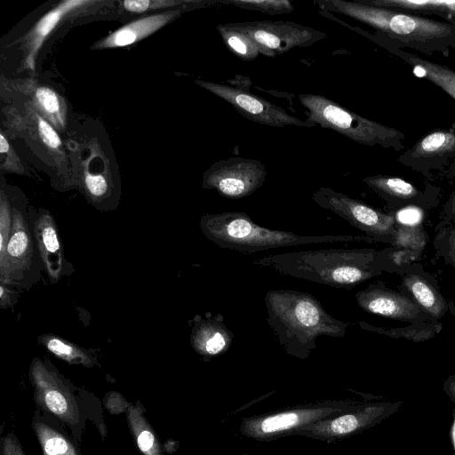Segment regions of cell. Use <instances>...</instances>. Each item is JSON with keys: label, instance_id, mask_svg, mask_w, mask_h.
<instances>
[{"label": "cell", "instance_id": "obj_1", "mask_svg": "<svg viewBox=\"0 0 455 455\" xmlns=\"http://www.w3.org/2000/svg\"><path fill=\"white\" fill-rule=\"evenodd\" d=\"M323 10L360 21L377 31L378 37L400 49L448 57L455 51V20H436L411 12L364 4L360 0H323Z\"/></svg>", "mask_w": 455, "mask_h": 455}, {"label": "cell", "instance_id": "obj_2", "mask_svg": "<svg viewBox=\"0 0 455 455\" xmlns=\"http://www.w3.org/2000/svg\"><path fill=\"white\" fill-rule=\"evenodd\" d=\"M267 321L283 350L307 359L320 336L343 338L348 323L328 314L312 294L295 290H270L265 295Z\"/></svg>", "mask_w": 455, "mask_h": 455}, {"label": "cell", "instance_id": "obj_3", "mask_svg": "<svg viewBox=\"0 0 455 455\" xmlns=\"http://www.w3.org/2000/svg\"><path fill=\"white\" fill-rule=\"evenodd\" d=\"M256 266L283 275L340 289H352L384 271L374 249L331 248L270 254Z\"/></svg>", "mask_w": 455, "mask_h": 455}, {"label": "cell", "instance_id": "obj_4", "mask_svg": "<svg viewBox=\"0 0 455 455\" xmlns=\"http://www.w3.org/2000/svg\"><path fill=\"white\" fill-rule=\"evenodd\" d=\"M200 227L207 239L219 247L245 254L287 246L373 241L363 235H299L291 231L269 229L253 222L243 212L204 214Z\"/></svg>", "mask_w": 455, "mask_h": 455}, {"label": "cell", "instance_id": "obj_5", "mask_svg": "<svg viewBox=\"0 0 455 455\" xmlns=\"http://www.w3.org/2000/svg\"><path fill=\"white\" fill-rule=\"evenodd\" d=\"M299 100L307 110V120L365 146L401 151L405 134L397 129L363 117L335 101L318 94L302 93Z\"/></svg>", "mask_w": 455, "mask_h": 455}, {"label": "cell", "instance_id": "obj_6", "mask_svg": "<svg viewBox=\"0 0 455 455\" xmlns=\"http://www.w3.org/2000/svg\"><path fill=\"white\" fill-rule=\"evenodd\" d=\"M358 403V401L354 400H327L303 404L245 418L242 420L239 430L246 437L269 442L291 435L300 427L336 416Z\"/></svg>", "mask_w": 455, "mask_h": 455}, {"label": "cell", "instance_id": "obj_7", "mask_svg": "<svg viewBox=\"0 0 455 455\" xmlns=\"http://www.w3.org/2000/svg\"><path fill=\"white\" fill-rule=\"evenodd\" d=\"M12 222L9 240L0 255V281L7 286L28 289L39 277L43 263L32 232L30 219L12 206Z\"/></svg>", "mask_w": 455, "mask_h": 455}, {"label": "cell", "instance_id": "obj_8", "mask_svg": "<svg viewBox=\"0 0 455 455\" xmlns=\"http://www.w3.org/2000/svg\"><path fill=\"white\" fill-rule=\"evenodd\" d=\"M403 405V401L359 402L354 408L300 427L293 435L332 443L375 427Z\"/></svg>", "mask_w": 455, "mask_h": 455}, {"label": "cell", "instance_id": "obj_9", "mask_svg": "<svg viewBox=\"0 0 455 455\" xmlns=\"http://www.w3.org/2000/svg\"><path fill=\"white\" fill-rule=\"evenodd\" d=\"M311 197L317 205L346 220L353 227L366 233L373 241L392 243L395 232V222L392 214L384 213L330 188H318Z\"/></svg>", "mask_w": 455, "mask_h": 455}, {"label": "cell", "instance_id": "obj_10", "mask_svg": "<svg viewBox=\"0 0 455 455\" xmlns=\"http://www.w3.org/2000/svg\"><path fill=\"white\" fill-rule=\"evenodd\" d=\"M229 25L247 34L261 55L272 58L293 48L310 46L326 37L320 30L292 21L257 20Z\"/></svg>", "mask_w": 455, "mask_h": 455}, {"label": "cell", "instance_id": "obj_11", "mask_svg": "<svg viewBox=\"0 0 455 455\" xmlns=\"http://www.w3.org/2000/svg\"><path fill=\"white\" fill-rule=\"evenodd\" d=\"M265 165L259 160L231 156L212 164L203 176V188L228 199L244 198L264 183Z\"/></svg>", "mask_w": 455, "mask_h": 455}, {"label": "cell", "instance_id": "obj_12", "mask_svg": "<svg viewBox=\"0 0 455 455\" xmlns=\"http://www.w3.org/2000/svg\"><path fill=\"white\" fill-rule=\"evenodd\" d=\"M196 84L230 104L245 118L272 127H314L310 121L290 115L283 108L247 90L227 84L196 80Z\"/></svg>", "mask_w": 455, "mask_h": 455}, {"label": "cell", "instance_id": "obj_13", "mask_svg": "<svg viewBox=\"0 0 455 455\" xmlns=\"http://www.w3.org/2000/svg\"><path fill=\"white\" fill-rule=\"evenodd\" d=\"M397 161L404 166L433 177L455 164V123L448 129L433 131L401 154Z\"/></svg>", "mask_w": 455, "mask_h": 455}, {"label": "cell", "instance_id": "obj_14", "mask_svg": "<svg viewBox=\"0 0 455 455\" xmlns=\"http://www.w3.org/2000/svg\"><path fill=\"white\" fill-rule=\"evenodd\" d=\"M357 305L365 312L379 316L423 323L435 320L405 295L373 283L355 293Z\"/></svg>", "mask_w": 455, "mask_h": 455}, {"label": "cell", "instance_id": "obj_15", "mask_svg": "<svg viewBox=\"0 0 455 455\" xmlns=\"http://www.w3.org/2000/svg\"><path fill=\"white\" fill-rule=\"evenodd\" d=\"M100 4L90 0H64L42 16L23 39L24 59L22 68L35 70L36 57L45 40L62 20L81 14Z\"/></svg>", "mask_w": 455, "mask_h": 455}, {"label": "cell", "instance_id": "obj_16", "mask_svg": "<svg viewBox=\"0 0 455 455\" xmlns=\"http://www.w3.org/2000/svg\"><path fill=\"white\" fill-rule=\"evenodd\" d=\"M30 225L44 269L51 281L58 282L66 266L57 224L48 212H41L30 220Z\"/></svg>", "mask_w": 455, "mask_h": 455}, {"label": "cell", "instance_id": "obj_17", "mask_svg": "<svg viewBox=\"0 0 455 455\" xmlns=\"http://www.w3.org/2000/svg\"><path fill=\"white\" fill-rule=\"evenodd\" d=\"M185 8L167 10L134 20L96 42L94 50L119 48L131 45L154 34L179 17Z\"/></svg>", "mask_w": 455, "mask_h": 455}, {"label": "cell", "instance_id": "obj_18", "mask_svg": "<svg viewBox=\"0 0 455 455\" xmlns=\"http://www.w3.org/2000/svg\"><path fill=\"white\" fill-rule=\"evenodd\" d=\"M234 334L225 324L221 314L205 317L197 315L190 335L194 350L205 361L226 353L231 347Z\"/></svg>", "mask_w": 455, "mask_h": 455}, {"label": "cell", "instance_id": "obj_19", "mask_svg": "<svg viewBox=\"0 0 455 455\" xmlns=\"http://www.w3.org/2000/svg\"><path fill=\"white\" fill-rule=\"evenodd\" d=\"M371 38L387 52L411 66L412 73L416 76L433 83L455 100V71L447 66L425 60L416 53L396 48L377 36H371Z\"/></svg>", "mask_w": 455, "mask_h": 455}, {"label": "cell", "instance_id": "obj_20", "mask_svg": "<svg viewBox=\"0 0 455 455\" xmlns=\"http://www.w3.org/2000/svg\"><path fill=\"white\" fill-rule=\"evenodd\" d=\"M362 181L390 205L400 208L427 203V195L403 178L388 175H374Z\"/></svg>", "mask_w": 455, "mask_h": 455}, {"label": "cell", "instance_id": "obj_21", "mask_svg": "<svg viewBox=\"0 0 455 455\" xmlns=\"http://www.w3.org/2000/svg\"><path fill=\"white\" fill-rule=\"evenodd\" d=\"M402 283L413 300L431 318H442L448 311V302L425 275L408 272L403 275Z\"/></svg>", "mask_w": 455, "mask_h": 455}, {"label": "cell", "instance_id": "obj_22", "mask_svg": "<svg viewBox=\"0 0 455 455\" xmlns=\"http://www.w3.org/2000/svg\"><path fill=\"white\" fill-rule=\"evenodd\" d=\"M361 2L402 12L436 14L455 20V0H360Z\"/></svg>", "mask_w": 455, "mask_h": 455}, {"label": "cell", "instance_id": "obj_23", "mask_svg": "<svg viewBox=\"0 0 455 455\" xmlns=\"http://www.w3.org/2000/svg\"><path fill=\"white\" fill-rule=\"evenodd\" d=\"M34 110L52 126L63 130L66 126L67 108L64 100L52 88L37 86L31 93Z\"/></svg>", "mask_w": 455, "mask_h": 455}, {"label": "cell", "instance_id": "obj_24", "mask_svg": "<svg viewBox=\"0 0 455 455\" xmlns=\"http://www.w3.org/2000/svg\"><path fill=\"white\" fill-rule=\"evenodd\" d=\"M217 30L228 49L239 59L251 61L260 54L253 40L244 32L231 27L229 23L218 25Z\"/></svg>", "mask_w": 455, "mask_h": 455}, {"label": "cell", "instance_id": "obj_25", "mask_svg": "<svg viewBox=\"0 0 455 455\" xmlns=\"http://www.w3.org/2000/svg\"><path fill=\"white\" fill-rule=\"evenodd\" d=\"M216 4H219V0H126L121 3L122 8L132 13H144L168 7L204 8Z\"/></svg>", "mask_w": 455, "mask_h": 455}, {"label": "cell", "instance_id": "obj_26", "mask_svg": "<svg viewBox=\"0 0 455 455\" xmlns=\"http://www.w3.org/2000/svg\"><path fill=\"white\" fill-rule=\"evenodd\" d=\"M39 339L50 352L70 363L85 364L91 362V358L85 351L58 336L44 335Z\"/></svg>", "mask_w": 455, "mask_h": 455}, {"label": "cell", "instance_id": "obj_27", "mask_svg": "<svg viewBox=\"0 0 455 455\" xmlns=\"http://www.w3.org/2000/svg\"><path fill=\"white\" fill-rule=\"evenodd\" d=\"M219 4H232L241 9L270 15L287 14L294 10L288 0H219Z\"/></svg>", "mask_w": 455, "mask_h": 455}, {"label": "cell", "instance_id": "obj_28", "mask_svg": "<svg viewBox=\"0 0 455 455\" xmlns=\"http://www.w3.org/2000/svg\"><path fill=\"white\" fill-rule=\"evenodd\" d=\"M44 455H77L74 447L59 433L45 425H36Z\"/></svg>", "mask_w": 455, "mask_h": 455}, {"label": "cell", "instance_id": "obj_29", "mask_svg": "<svg viewBox=\"0 0 455 455\" xmlns=\"http://www.w3.org/2000/svg\"><path fill=\"white\" fill-rule=\"evenodd\" d=\"M427 235L421 227L406 228L395 225L392 245L397 249L410 251L416 255L425 247Z\"/></svg>", "mask_w": 455, "mask_h": 455}, {"label": "cell", "instance_id": "obj_30", "mask_svg": "<svg viewBox=\"0 0 455 455\" xmlns=\"http://www.w3.org/2000/svg\"><path fill=\"white\" fill-rule=\"evenodd\" d=\"M33 376L41 387L43 398L47 408L56 415L68 417V402L66 396L57 388L48 387L40 375L33 370Z\"/></svg>", "mask_w": 455, "mask_h": 455}, {"label": "cell", "instance_id": "obj_31", "mask_svg": "<svg viewBox=\"0 0 455 455\" xmlns=\"http://www.w3.org/2000/svg\"><path fill=\"white\" fill-rule=\"evenodd\" d=\"M32 112L36 121L38 136L44 145L52 150L60 151L62 142L55 128L36 110Z\"/></svg>", "mask_w": 455, "mask_h": 455}, {"label": "cell", "instance_id": "obj_32", "mask_svg": "<svg viewBox=\"0 0 455 455\" xmlns=\"http://www.w3.org/2000/svg\"><path fill=\"white\" fill-rule=\"evenodd\" d=\"M12 222V205L8 196L1 190L0 196V255L5 251Z\"/></svg>", "mask_w": 455, "mask_h": 455}, {"label": "cell", "instance_id": "obj_33", "mask_svg": "<svg viewBox=\"0 0 455 455\" xmlns=\"http://www.w3.org/2000/svg\"><path fill=\"white\" fill-rule=\"evenodd\" d=\"M1 170L22 173L24 168L15 150L3 132L0 133Z\"/></svg>", "mask_w": 455, "mask_h": 455}, {"label": "cell", "instance_id": "obj_34", "mask_svg": "<svg viewBox=\"0 0 455 455\" xmlns=\"http://www.w3.org/2000/svg\"><path fill=\"white\" fill-rule=\"evenodd\" d=\"M395 225L406 228L420 227L424 214L417 205H409L399 208L393 215Z\"/></svg>", "mask_w": 455, "mask_h": 455}, {"label": "cell", "instance_id": "obj_35", "mask_svg": "<svg viewBox=\"0 0 455 455\" xmlns=\"http://www.w3.org/2000/svg\"><path fill=\"white\" fill-rule=\"evenodd\" d=\"M84 182L86 192L95 200L104 197L109 188L107 178L101 173L85 172Z\"/></svg>", "mask_w": 455, "mask_h": 455}, {"label": "cell", "instance_id": "obj_36", "mask_svg": "<svg viewBox=\"0 0 455 455\" xmlns=\"http://www.w3.org/2000/svg\"><path fill=\"white\" fill-rule=\"evenodd\" d=\"M442 238L445 240L440 248L441 255L446 264L455 267V227L448 228Z\"/></svg>", "mask_w": 455, "mask_h": 455}, {"label": "cell", "instance_id": "obj_37", "mask_svg": "<svg viewBox=\"0 0 455 455\" xmlns=\"http://www.w3.org/2000/svg\"><path fill=\"white\" fill-rule=\"evenodd\" d=\"M137 443L145 455H160L155 436L149 429L143 428L139 432Z\"/></svg>", "mask_w": 455, "mask_h": 455}, {"label": "cell", "instance_id": "obj_38", "mask_svg": "<svg viewBox=\"0 0 455 455\" xmlns=\"http://www.w3.org/2000/svg\"><path fill=\"white\" fill-rule=\"evenodd\" d=\"M439 227L442 228L455 222V189L442 208Z\"/></svg>", "mask_w": 455, "mask_h": 455}, {"label": "cell", "instance_id": "obj_39", "mask_svg": "<svg viewBox=\"0 0 455 455\" xmlns=\"http://www.w3.org/2000/svg\"><path fill=\"white\" fill-rule=\"evenodd\" d=\"M14 291L10 290L7 285L1 283L0 285V304L1 307H12L14 302Z\"/></svg>", "mask_w": 455, "mask_h": 455}, {"label": "cell", "instance_id": "obj_40", "mask_svg": "<svg viewBox=\"0 0 455 455\" xmlns=\"http://www.w3.org/2000/svg\"><path fill=\"white\" fill-rule=\"evenodd\" d=\"M3 455H23L19 443L6 437L3 445Z\"/></svg>", "mask_w": 455, "mask_h": 455}, {"label": "cell", "instance_id": "obj_41", "mask_svg": "<svg viewBox=\"0 0 455 455\" xmlns=\"http://www.w3.org/2000/svg\"><path fill=\"white\" fill-rule=\"evenodd\" d=\"M443 389L451 401L455 403V373L444 380Z\"/></svg>", "mask_w": 455, "mask_h": 455}, {"label": "cell", "instance_id": "obj_42", "mask_svg": "<svg viewBox=\"0 0 455 455\" xmlns=\"http://www.w3.org/2000/svg\"><path fill=\"white\" fill-rule=\"evenodd\" d=\"M452 455H455V452Z\"/></svg>", "mask_w": 455, "mask_h": 455}, {"label": "cell", "instance_id": "obj_43", "mask_svg": "<svg viewBox=\"0 0 455 455\" xmlns=\"http://www.w3.org/2000/svg\"><path fill=\"white\" fill-rule=\"evenodd\" d=\"M243 455H246V454H243Z\"/></svg>", "mask_w": 455, "mask_h": 455}]
</instances>
